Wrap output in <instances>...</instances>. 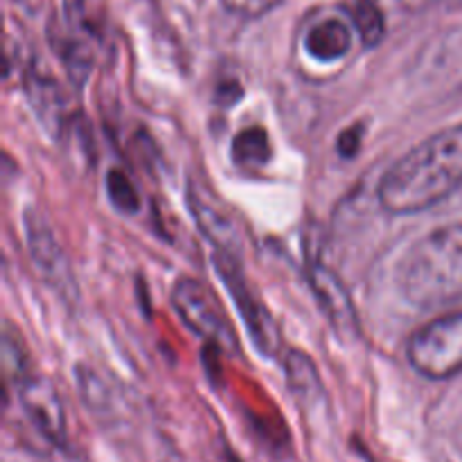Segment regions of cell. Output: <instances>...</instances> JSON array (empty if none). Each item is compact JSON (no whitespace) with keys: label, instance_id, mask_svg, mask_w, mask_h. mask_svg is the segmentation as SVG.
<instances>
[{"label":"cell","instance_id":"cell-1","mask_svg":"<svg viewBox=\"0 0 462 462\" xmlns=\"http://www.w3.org/2000/svg\"><path fill=\"white\" fill-rule=\"evenodd\" d=\"M462 185V125L447 126L386 170L377 197L391 215H415Z\"/></svg>","mask_w":462,"mask_h":462},{"label":"cell","instance_id":"cell-2","mask_svg":"<svg viewBox=\"0 0 462 462\" xmlns=\"http://www.w3.org/2000/svg\"><path fill=\"white\" fill-rule=\"evenodd\" d=\"M397 284L406 302L440 310L462 298V224L424 235L397 266Z\"/></svg>","mask_w":462,"mask_h":462},{"label":"cell","instance_id":"cell-3","mask_svg":"<svg viewBox=\"0 0 462 462\" xmlns=\"http://www.w3.org/2000/svg\"><path fill=\"white\" fill-rule=\"evenodd\" d=\"M415 373L442 382L462 373V311L447 314L420 328L406 346Z\"/></svg>","mask_w":462,"mask_h":462},{"label":"cell","instance_id":"cell-4","mask_svg":"<svg viewBox=\"0 0 462 462\" xmlns=\"http://www.w3.org/2000/svg\"><path fill=\"white\" fill-rule=\"evenodd\" d=\"M171 305L194 334L210 341L219 350H237V337H235L233 325L206 284L192 278L179 280L171 291Z\"/></svg>","mask_w":462,"mask_h":462},{"label":"cell","instance_id":"cell-5","mask_svg":"<svg viewBox=\"0 0 462 462\" xmlns=\"http://www.w3.org/2000/svg\"><path fill=\"white\" fill-rule=\"evenodd\" d=\"M106 14L102 0H66V32L61 41V54L70 77L84 84L93 68L95 52L104 39Z\"/></svg>","mask_w":462,"mask_h":462},{"label":"cell","instance_id":"cell-6","mask_svg":"<svg viewBox=\"0 0 462 462\" xmlns=\"http://www.w3.org/2000/svg\"><path fill=\"white\" fill-rule=\"evenodd\" d=\"M16 388L18 402L36 431L52 445H66V411H63L57 388L50 383V379L41 377V374H23L16 382Z\"/></svg>","mask_w":462,"mask_h":462},{"label":"cell","instance_id":"cell-7","mask_svg":"<svg viewBox=\"0 0 462 462\" xmlns=\"http://www.w3.org/2000/svg\"><path fill=\"white\" fill-rule=\"evenodd\" d=\"M215 264H217L215 269L219 271L221 280L226 282L228 291L233 293L235 302L239 305V311H242L244 320H246L248 325V332L255 337V343L257 347H260V352H264V355L273 352L275 338H273V332H271L273 323H271V319L266 316L264 307L255 300V296H253L251 289H248L246 280H244L235 257L230 255V253L221 251L219 255L215 257Z\"/></svg>","mask_w":462,"mask_h":462},{"label":"cell","instance_id":"cell-8","mask_svg":"<svg viewBox=\"0 0 462 462\" xmlns=\"http://www.w3.org/2000/svg\"><path fill=\"white\" fill-rule=\"evenodd\" d=\"M311 289H314L316 298H319L320 307H323L325 316L329 319L332 328L337 329L341 337H356L359 334V319H356V310L352 305V298L347 289L343 287L337 273L320 264H311L310 269Z\"/></svg>","mask_w":462,"mask_h":462},{"label":"cell","instance_id":"cell-9","mask_svg":"<svg viewBox=\"0 0 462 462\" xmlns=\"http://www.w3.org/2000/svg\"><path fill=\"white\" fill-rule=\"evenodd\" d=\"M352 48V32L347 23L338 18H325L316 23L305 36V50L314 61L334 63L346 57Z\"/></svg>","mask_w":462,"mask_h":462},{"label":"cell","instance_id":"cell-10","mask_svg":"<svg viewBox=\"0 0 462 462\" xmlns=\"http://www.w3.org/2000/svg\"><path fill=\"white\" fill-rule=\"evenodd\" d=\"M189 208H192V215L194 219H197L199 228L203 230V235H206L219 251L230 253V255H233L235 251H239L237 226H235V221L230 219L228 215L215 210L210 203H206L201 197H197V194L189 197Z\"/></svg>","mask_w":462,"mask_h":462},{"label":"cell","instance_id":"cell-11","mask_svg":"<svg viewBox=\"0 0 462 462\" xmlns=\"http://www.w3.org/2000/svg\"><path fill=\"white\" fill-rule=\"evenodd\" d=\"M269 158H271L269 134H266L262 126H248V129L239 131V134L235 135L233 161L237 162V165L253 170V167L264 165Z\"/></svg>","mask_w":462,"mask_h":462},{"label":"cell","instance_id":"cell-12","mask_svg":"<svg viewBox=\"0 0 462 462\" xmlns=\"http://www.w3.org/2000/svg\"><path fill=\"white\" fill-rule=\"evenodd\" d=\"M350 18L365 48H373V45H377L383 39L386 18H383V12L377 0H356L350 9Z\"/></svg>","mask_w":462,"mask_h":462},{"label":"cell","instance_id":"cell-13","mask_svg":"<svg viewBox=\"0 0 462 462\" xmlns=\"http://www.w3.org/2000/svg\"><path fill=\"white\" fill-rule=\"evenodd\" d=\"M287 374L289 383L298 395H311L314 388H319V373H316L314 364L302 352H291L287 359Z\"/></svg>","mask_w":462,"mask_h":462},{"label":"cell","instance_id":"cell-14","mask_svg":"<svg viewBox=\"0 0 462 462\" xmlns=\"http://www.w3.org/2000/svg\"><path fill=\"white\" fill-rule=\"evenodd\" d=\"M106 189L108 199H111L113 206L120 212H138L140 210V197L135 185L131 183L129 176L120 170H113L106 179Z\"/></svg>","mask_w":462,"mask_h":462},{"label":"cell","instance_id":"cell-15","mask_svg":"<svg viewBox=\"0 0 462 462\" xmlns=\"http://www.w3.org/2000/svg\"><path fill=\"white\" fill-rule=\"evenodd\" d=\"M224 7L228 9L230 14L242 18H257L262 14L271 12L275 5H280L282 0H221Z\"/></svg>","mask_w":462,"mask_h":462},{"label":"cell","instance_id":"cell-16","mask_svg":"<svg viewBox=\"0 0 462 462\" xmlns=\"http://www.w3.org/2000/svg\"><path fill=\"white\" fill-rule=\"evenodd\" d=\"M361 126H350V129L346 131V134H341V138H338V153L346 158H352L356 152L361 149Z\"/></svg>","mask_w":462,"mask_h":462}]
</instances>
